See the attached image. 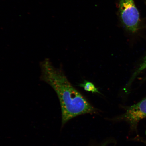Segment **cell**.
I'll list each match as a JSON object with an SVG mask.
<instances>
[{"label": "cell", "instance_id": "1", "mask_svg": "<svg viewBox=\"0 0 146 146\" xmlns=\"http://www.w3.org/2000/svg\"><path fill=\"white\" fill-rule=\"evenodd\" d=\"M40 65L41 79L52 88L59 98L62 126L76 117L97 112V110L73 86L62 71L55 67L50 60H43Z\"/></svg>", "mask_w": 146, "mask_h": 146}, {"label": "cell", "instance_id": "2", "mask_svg": "<svg viewBox=\"0 0 146 146\" xmlns=\"http://www.w3.org/2000/svg\"><path fill=\"white\" fill-rule=\"evenodd\" d=\"M121 21L126 29L131 33L137 31L139 27V14L134 0H120Z\"/></svg>", "mask_w": 146, "mask_h": 146}, {"label": "cell", "instance_id": "3", "mask_svg": "<svg viewBox=\"0 0 146 146\" xmlns=\"http://www.w3.org/2000/svg\"><path fill=\"white\" fill-rule=\"evenodd\" d=\"M146 118V97L138 103L127 107L125 113L115 119L129 123L131 129L136 131L140 121Z\"/></svg>", "mask_w": 146, "mask_h": 146}, {"label": "cell", "instance_id": "4", "mask_svg": "<svg viewBox=\"0 0 146 146\" xmlns=\"http://www.w3.org/2000/svg\"><path fill=\"white\" fill-rule=\"evenodd\" d=\"M146 69V56L142 60L141 63H140L135 70L133 72L132 75L125 87V92L129 93L130 90V88L133 82Z\"/></svg>", "mask_w": 146, "mask_h": 146}, {"label": "cell", "instance_id": "5", "mask_svg": "<svg viewBox=\"0 0 146 146\" xmlns=\"http://www.w3.org/2000/svg\"><path fill=\"white\" fill-rule=\"evenodd\" d=\"M79 86L88 92L100 94V92L94 84L90 82L85 80L83 83L80 84Z\"/></svg>", "mask_w": 146, "mask_h": 146}]
</instances>
